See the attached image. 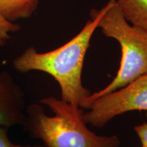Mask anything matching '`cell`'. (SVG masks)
<instances>
[{
	"label": "cell",
	"instance_id": "1",
	"mask_svg": "<svg viewBox=\"0 0 147 147\" xmlns=\"http://www.w3.org/2000/svg\"><path fill=\"white\" fill-rule=\"evenodd\" d=\"M102 14L92 10L91 21L69 42L55 50L39 53L34 47L27 49L13 61L14 68L21 73L40 71L49 74L59 84L61 100L80 107L91 95L82 82V71L86 53Z\"/></svg>",
	"mask_w": 147,
	"mask_h": 147
},
{
	"label": "cell",
	"instance_id": "7",
	"mask_svg": "<svg viewBox=\"0 0 147 147\" xmlns=\"http://www.w3.org/2000/svg\"><path fill=\"white\" fill-rule=\"evenodd\" d=\"M131 25L147 31V0H115Z\"/></svg>",
	"mask_w": 147,
	"mask_h": 147
},
{
	"label": "cell",
	"instance_id": "4",
	"mask_svg": "<svg viewBox=\"0 0 147 147\" xmlns=\"http://www.w3.org/2000/svg\"><path fill=\"white\" fill-rule=\"evenodd\" d=\"M86 123L103 127L114 117L134 110H147V74L125 87L98 97L85 108Z\"/></svg>",
	"mask_w": 147,
	"mask_h": 147
},
{
	"label": "cell",
	"instance_id": "5",
	"mask_svg": "<svg viewBox=\"0 0 147 147\" xmlns=\"http://www.w3.org/2000/svg\"><path fill=\"white\" fill-rule=\"evenodd\" d=\"M25 119L23 90L8 71L0 70V127L23 125Z\"/></svg>",
	"mask_w": 147,
	"mask_h": 147
},
{
	"label": "cell",
	"instance_id": "6",
	"mask_svg": "<svg viewBox=\"0 0 147 147\" xmlns=\"http://www.w3.org/2000/svg\"><path fill=\"white\" fill-rule=\"evenodd\" d=\"M39 0H0V14L10 22L32 16Z\"/></svg>",
	"mask_w": 147,
	"mask_h": 147
},
{
	"label": "cell",
	"instance_id": "10",
	"mask_svg": "<svg viewBox=\"0 0 147 147\" xmlns=\"http://www.w3.org/2000/svg\"><path fill=\"white\" fill-rule=\"evenodd\" d=\"M8 135V127H0V147H12Z\"/></svg>",
	"mask_w": 147,
	"mask_h": 147
},
{
	"label": "cell",
	"instance_id": "2",
	"mask_svg": "<svg viewBox=\"0 0 147 147\" xmlns=\"http://www.w3.org/2000/svg\"><path fill=\"white\" fill-rule=\"evenodd\" d=\"M55 114L50 117L42 105L32 104L25 108L23 125L44 147H119L117 136H98L87 127L83 108L54 97L40 100Z\"/></svg>",
	"mask_w": 147,
	"mask_h": 147
},
{
	"label": "cell",
	"instance_id": "8",
	"mask_svg": "<svg viewBox=\"0 0 147 147\" xmlns=\"http://www.w3.org/2000/svg\"><path fill=\"white\" fill-rule=\"evenodd\" d=\"M21 27L3 18L0 14V47L4 46L10 39V34L18 32Z\"/></svg>",
	"mask_w": 147,
	"mask_h": 147
},
{
	"label": "cell",
	"instance_id": "9",
	"mask_svg": "<svg viewBox=\"0 0 147 147\" xmlns=\"http://www.w3.org/2000/svg\"><path fill=\"white\" fill-rule=\"evenodd\" d=\"M134 130L140 140L142 144L147 145V123L136 126Z\"/></svg>",
	"mask_w": 147,
	"mask_h": 147
},
{
	"label": "cell",
	"instance_id": "11",
	"mask_svg": "<svg viewBox=\"0 0 147 147\" xmlns=\"http://www.w3.org/2000/svg\"><path fill=\"white\" fill-rule=\"evenodd\" d=\"M12 147H44L43 146H29V145H27V146H22V145H16L13 144Z\"/></svg>",
	"mask_w": 147,
	"mask_h": 147
},
{
	"label": "cell",
	"instance_id": "3",
	"mask_svg": "<svg viewBox=\"0 0 147 147\" xmlns=\"http://www.w3.org/2000/svg\"><path fill=\"white\" fill-rule=\"evenodd\" d=\"M98 27L106 36L116 40L120 45V67L115 78L106 87L91 93L82 101L80 107L83 109L98 97L121 89L147 74V31L130 25L115 0H110L102 8Z\"/></svg>",
	"mask_w": 147,
	"mask_h": 147
},
{
	"label": "cell",
	"instance_id": "12",
	"mask_svg": "<svg viewBox=\"0 0 147 147\" xmlns=\"http://www.w3.org/2000/svg\"><path fill=\"white\" fill-rule=\"evenodd\" d=\"M142 147H147V145L146 144H142Z\"/></svg>",
	"mask_w": 147,
	"mask_h": 147
}]
</instances>
